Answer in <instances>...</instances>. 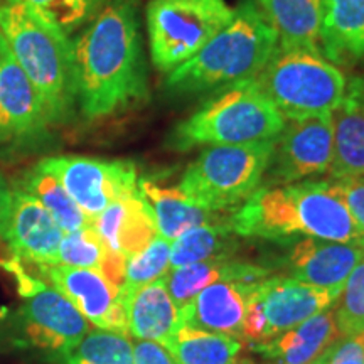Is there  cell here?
I'll return each instance as SVG.
<instances>
[{
	"label": "cell",
	"instance_id": "obj_3",
	"mask_svg": "<svg viewBox=\"0 0 364 364\" xmlns=\"http://www.w3.org/2000/svg\"><path fill=\"white\" fill-rule=\"evenodd\" d=\"M277 44V33L258 4L243 0L201 51L169 73L166 88L177 97H191L252 80L267 65Z\"/></svg>",
	"mask_w": 364,
	"mask_h": 364
},
{
	"label": "cell",
	"instance_id": "obj_26",
	"mask_svg": "<svg viewBox=\"0 0 364 364\" xmlns=\"http://www.w3.org/2000/svg\"><path fill=\"white\" fill-rule=\"evenodd\" d=\"M164 348L176 364H235L243 344L231 336L182 324Z\"/></svg>",
	"mask_w": 364,
	"mask_h": 364
},
{
	"label": "cell",
	"instance_id": "obj_6",
	"mask_svg": "<svg viewBox=\"0 0 364 364\" xmlns=\"http://www.w3.org/2000/svg\"><path fill=\"white\" fill-rule=\"evenodd\" d=\"M255 81L285 120L332 113L348 86L344 73L322 51L280 44Z\"/></svg>",
	"mask_w": 364,
	"mask_h": 364
},
{
	"label": "cell",
	"instance_id": "obj_14",
	"mask_svg": "<svg viewBox=\"0 0 364 364\" xmlns=\"http://www.w3.org/2000/svg\"><path fill=\"white\" fill-rule=\"evenodd\" d=\"M49 125L43 100L0 34V140L33 139Z\"/></svg>",
	"mask_w": 364,
	"mask_h": 364
},
{
	"label": "cell",
	"instance_id": "obj_10",
	"mask_svg": "<svg viewBox=\"0 0 364 364\" xmlns=\"http://www.w3.org/2000/svg\"><path fill=\"white\" fill-rule=\"evenodd\" d=\"M2 267L17 282L26 331L34 344L63 354L88 334L91 324L59 290L29 275L17 258Z\"/></svg>",
	"mask_w": 364,
	"mask_h": 364
},
{
	"label": "cell",
	"instance_id": "obj_27",
	"mask_svg": "<svg viewBox=\"0 0 364 364\" xmlns=\"http://www.w3.org/2000/svg\"><path fill=\"white\" fill-rule=\"evenodd\" d=\"M236 235L230 223L193 228L171 245V270L199 262L226 260L236 247Z\"/></svg>",
	"mask_w": 364,
	"mask_h": 364
},
{
	"label": "cell",
	"instance_id": "obj_21",
	"mask_svg": "<svg viewBox=\"0 0 364 364\" xmlns=\"http://www.w3.org/2000/svg\"><path fill=\"white\" fill-rule=\"evenodd\" d=\"M129 334L139 341L164 346L182 326L181 312L172 302L166 277L135 290L127 300Z\"/></svg>",
	"mask_w": 364,
	"mask_h": 364
},
{
	"label": "cell",
	"instance_id": "obj_9",
	"mask_svg": "<svg viewBox=\"0 0 364 364\" xmlns=\"http://www.w3.org/2000/svg\"><path fill=\"white\" fill-rule=\"evenodd\" d=\"M341 292L304 284L292 277H272L247 284V316L241 338L267 343L282 332L294 329L307 318L327 311Z\"/></svg>",
	"mask_w": 364,
	"mask_h": 364
},
{
	"label": "cell",
	"instance_id": "obj_5",
	"mask_svg": "<svg viewBox=\"0 0 364 364\" xmlns=\"http://www.w3.org/2000/svg\"><path fill=\"white\" fill-rule=\"evenodd\" d=\"M284 127L285 117L252 78L209 93L193 115L171 130L166 145L188 152L194 147L263 142L277 139Z\"/></svg>",
	"mask_w": 364,
	"mask_h": 364
},
{
	"label": "cell",
	"instance_id": "obj_31",
	"mask_svg": "<svg viewBox=\"0 0 364 364\" xmlns=\"http://www.w3.org/2000/svg\"><path fill=\"white\" fill-rule=\"evenodd\" d=\"M66 36L90 24L108 0H21Z\"/></svg>",
	"mask_w": 364,
	"mask_h": 364
},
{
	"label": "cell",
	"instance_id": "obj_34",
	"mask_svg": "<svg viewBox=\"0 0 364 364\" xmlns=\"http://www.w3.org/2000/svg\"><path fill=\"white\" fill-rule=\"evenodd\" d=\"M312 364H364V332L341 338Z\"/></svg>",
	"mask_w": 364,
	"mask_h": 364
},
{
	"label": "cell",
	"instance_id": "obj_20",
	"mask_svg": "<svg viewBox=\"0 0 364 364\" xmlns=\"http://www.w3.org/2000/svg\"><path fill=\"white\" fill-rule=\"evenodd\" d=\"M341 338L334 309L331 307L253 348L277 364H312Z\"/></svg>",
	"mask_w": 364,
	"mask_h": 364
},
{
	"label": "cell",
	"instance_id": "obj_17",
	"mask_svg": "<svg viewBox=\"0 0 364 364\" xmlns=\"http://www.w3.org/2000/svg\"><path fill=\"white\" fill-rule=\"evenodd\" d=\"M108 248L125 258L144 252L159 235L154 213L140 191L113 201L93 220Z\"/></svg>",
	"mask_w": 364,
	"mask_h": 364
},
{
	"label": "cell",
	"instance_id": "obj_19",
	"mask_svg": "<svg viewBox=\"0 0 364 364\" xmlns=\"http://www.w3.org/2000/svg\"><path fill=\"white\" fill-rule=\"evenodd\" d=\"M247 306V284L216 282L203 289L193 302L181 311V321L196 329L241 338Z\"/></svg>",
	"mask_w": 364,
	"mask_h": 364
},
{
	"label": "cell",
	"instance_id": "obj_7",
	"mask_svg": "<svg viewBox=\"0 0 364 364\" xmlns=\"http://www.w3.org/2000/svg\"><path fill=\"white\" fill-rule=\"evenodd\" d=\"M273 142L275 139L203 150L184 171L179 189L208 211L225 213L240 208L262 188Z\"/></svg>",
	"mask_w": 364,
	"mask_h": 364
},
{
	"label": "cell",
	"instance_id": "obj_16",
	"mask_svg": "<svg viewBox=\"0 0 364 364\" xmlns=\"http://www.w3.org/2000/svg\"><path fill=\"white\" fill-rule=\"evenodd\" d=\"M363 257L364 247L359 245L306 238L300 240L290 253V270L295 280L341 292Z\"/></svg>",
	"mask_w": 364,
	"mask_h": 364
},
{
	"label": "cell",
	"instance_id": "obj_36",
	"mask_svg": "<svg viewBox=\"0 0 364 364\" xmlns=\"http://www.w3.org/2000/svg\"><path fill=\"white\" fill-rule=\"evenodd\" d=\"M135 364H176L166 348L152 341H139L134 344Z\"/></svg>",
	"mask_w": 364,
	"mask_h": 364
},
{
	"label": "cell",
	"instance_id": "obj_32",
	"mask_svg": "<svg viewBox=\"0 0 364 364\" xmlns=\"http://www.w3.org/2000/svg\"><path fill=\"white\" fill-rule=\"evenodd\" d=\"M110 248L105 245L93 226L83 228V230L65 233L59 247L58 265L75 267V268H90V270L102 272Z\"/></svg>",
	"mask_w": 364,
	"mask_h": 364
},
{
	"label": "cell",
	"instance_id": "obj_8",
	"mask_svg": "<svg viewBox=\"0 0 364 364\" xmlns=\"http://www.w3.org/2000/svg\"><path fill=\"white\" fill-rule=\"evenodd\" d=\"M235 14L226 0H150L145 9L150 58L157 71H174L196 56Z\"/></svg>",
	"mask_w": 364,
	"mask_h": 364
},
{
	"label": "cell",
	"instance_id": "obj_1",
	"mask_svg": "<svg viewBox=\"0 0 364 364\" xmlns=\"http://www.w3.org/2000/svg\"><path fill=\"white\" fill-rule=\"evenodd\" d=\"M140 0H108L73 43L76 105L90 120L139 107L149 98Z\"/></svg>",
	"mask_w": 364,
	"mask_h": 364
},
{
	"label": "cell",
	"instance_id": "obj_28",
	"mask_svg": "<svg viewBox=\"0 0 364 364\" xmlns=\"http://www.w3.org/2000/svg\"><path fill=\"white\" fill-rule=\"evenodd\" d=\"M17 189L24 191V193L38 199L65 233L93 226V220H90L83 213V209L73 201V198L66 193L61 182L53 174L41 169L39 166L26 172Z\"/></svg>",
	"mask_w": 364,
	"mask_h": 364
},
{
	"label": "cell",
	"instance_id": "obj_11",
	"mask_svg": "<svg viewBox=\"0 0 364 364\" xmlns=\"http://www.w3.org/2000/svg\"><path fill=\"white\" fill-rule=\"evenodd\" d=\"M334 154L332 113L285 120L273 150L262 188L285 186L331 172Z\"/></svg>",
	"mask_w": 364,
	"mask_h": 364
},
{
	"label": "cell",
	"instance_id": "obj_23",
	"mask_svg": "<svg viewBox=\"0 0 364 364\" xmlns=\"http://www.w3.org/2000/svg\"><path fill=\"white\" fill-rule=\"evenodd\" d=\"M139 191L152 209L157 233L169 241L193 228L221 223L218 213L194 204L179 188H164L156 181L142 177L139 179Z\"/></svg>",
	"mask_w": 364,
	"mask_h": 364
},
{
	"label": "cell",
	"instance_id": "obj_13",
	"mask_svg": "<svg viewBox=\"0 0 364 364\" xmlns=\"http://www.w3.org/2000/svg\"><path fill=\"white\" fill-rule=\"evenodd\" d=\"M54 289L59 290L97 329L129 336L127 302L120 287L90 268L66 265L39 267Z\"/></svg>",
	"mask_w": 364,
	"mask_h": 364
},
{
	"label": "cell",
	"instance_id": "obj_35",
	"mask_svg": "<svg viewBox=\"0 0 364 364\" xmlns=\"http://www.w3.org/2000/svg\"><path fill=\"white\" fill-rule=\"evenodd\" d=\"M336 188L343 196L346 206L351 213L353 220L361 228L364 233V176L344 177V179H332Z\"/></svg>",
	"mask_w": 364,
	"mask_h": 364
},
{
	"label": "cell",
	"instance_id": "obj_24",
	"mask_svg": "<svg viewBox=\"0 0 364 364\" xmlns=\"http://www.w3.org/2000/svg\"><path fill=\"white\" fill-rule=\"evenodd\" d=\"M267 270L252 263L228 262V260H209L199 262L193 265L169 270L166 275V287L176 307L184 311L196 295L216 282H250L263 280L267 277Z\"/></svg>",
	"mask_w": 364,
	"mask_h": 364
},
{
	"label": "cell",
	"instance_id": "obj_25",
	"mask_svg": "<svg viewBox=\"0 0 364 364\" xmlns=\"http://www.w3.org/2000/svg\"><path fill=\"white\" fill-rule=\"evenodd\" d=\"M280 46L321 49L322 0H257Z\"/></svg>",
	"mask_w": 364,
	"mask_h": 364
},
{
	"label": "cell",
	"instance_id": "obj_12",
	"mask_svg": "<svg viewBox=\"0 0 364 364\" xmlns=\"http://www.w3.org/2000/svg\"><path fill=\"white\" fill-rule=\"evenodd\" d=\"M38 166L61 182L90 220H95L117 199L139 191V176L129 161L56 156L44 159Z\"/></svg>",
	"mask_w": 364,
	"mask_h": 364
},
{
	"label": "cell",
	"instance_id": "obj_22",
	"mask_svg": "<svg viewBox=\"0 0 364 364\" xmlns=\"http://www.w3.org/2000/svg\"><path fill=\"white\" fill-rule=\"evenodd\" d=\"M321 49L334 65L364 58V0H322Z\"/></svg>",
	"mask_w": 364,
	"mask_h": 364
},
{
	"label": "cell",
	"instance_id": "obj_30",
	"mask_svg": "<svg viewBox=\"0 0 364 364\" xmlns=\"http://www.w3.org/2000/svg\"><path fill=\"white\" fill-rule=\"evenodd\" d=\"M171 245L172 241L157 235L144 252L127 258L125 279L122 285L125 302L135 290L167 275L171 270Z\"/></svg>",
	"mask_w": 364,
	"mask_h": 364
},
{
	"label": "cell",
	"instance_id": "obj_4",
	"mask_svg": "<svg viewBox=\"0 0 364 364\" xmlns=\"http://www.w3.org/2000/svg\"><path fill=\"white\" fill-rule=\"evenodd\" d=\"M0 34L43 100L51 125L68 120L76 107L70 36L21 0H0Z\"/></svg>",
	"mask_w": 364,
	"mask_h": 364
},
{
	"label": "cell",
	"instance_id": "obj_33",
	"mask_svg": "<svg viewBox=\"0 0 364 364\" xmlns=\"http://www.w3.org/2000/svg\"><path fill=\"white\" fill-rule=\"evenodd\" d=\"M334 309L336 324L343 338L364 332V257L348 277Z\"/></svg>",
	"mask_w": 364,
	"mask_h": 364
},
{
	"label": "cell",
	"instance_id": "obj_29",
	"mask_svg": "<svg viewBox=\"0 0 364 364\" xmlns=\"http://www.w3.org/2000/svg\"><path fill=\"white\" fill-rule=\"evenodd\" d=\"M61 364H135L134 344L125 334L90 331L70 351L61 354Z\"/></svg>",
	"mask_w": 364,
	"mask_h": 364
},
{
	"label": "cell",
	"instance_id": "obj_38",
	"mask_svg": "<svg viewBox=\"0 0 364 364\" xmlns=\"http://www.w3.org/2000/svg\"><path fill=\"white\" fill-rule=\"evenodd\" d=\"M359 80H361V86H363V91H364V75L359 76Z\"/></svg>",
	"mask_w": 364,
	"mask_h": 364
},
{
	"label": "cell",
	"instance_id": "obj_2",
	"mask_svg": "<svg viewBox=\"0 0 364 364\" xmlns=\"http://www.w3.org/2000/svg\"><path fill=\"white\" fill-rule=\"evenodd\" d=\"M238 236L307 238L364 247V233L353 220L334 181H302L260 188L230 220Z\"/></svg>",
	"mask_w": 364,
	"mask_h": 364
},
{
	"label": "cell",
	"instance_id": "obj_18",
	"mask_svg": "<svg viewBox=\"0 0 364 364\" xmlns=\"http://www.w3.org/2000/svg\"><path fill=\"white\" fill-rule=\"evenodd\" d=\"M332 179L364 176V91L359 76L348 80L344 97L332 112Z\"/></svg>",
	"mask_w": 364,
	"mask_h": 364
},
{
	"label": "cell",
	"instance_id": "obj_15",
	"mask_svg": "<svg viewBox=\"0 0 364 364\" xmlns=\"http://www.w3.org/2000/svg\"><path fill=\"white\" fill-rule=\"evenodd\" d=\"M63 236L65 231L38 199L21 189L12 191L4 240L7 241L14 258L31 262L36 267L58 265Z\"/></svg>",
	"mask_w": 364,
	"mask_h": 364
},
{
	"label": "cell",
	"instance_id": "obj_37",
	"mask_svg": "<svg viewBox=\"0 0 364 364\" xmlns=\"http://www.w3.org/2000/svg\"><path fill=\"white\" fill-rule=\"evenodd\" d=\"M12 204V189L7 184L6 177L0 174V238H4L6 226L9 221V213H11Z\"/></svg>",
	"mask_w": 364,
	"mask_h": 364
}]
</instances>
